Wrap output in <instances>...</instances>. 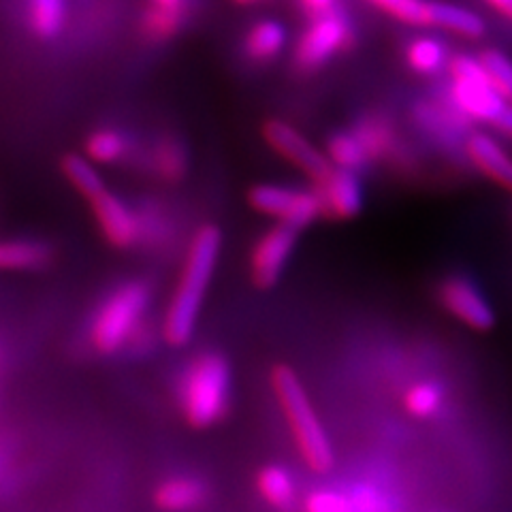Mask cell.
Masks as SVG:
<instances>
[{"label": "cell", "instance_id": "obj_17", "mask_svg": "<svg viewBox=\"0 0 512 512\" xmlns=\"http://www.w3.org/2000/svg\"><path fill=\"white\" fill-rule=\"evenodd\" d=\"M286 28L278 20H261L250 26L244 37V52L252 62H269L282 54Z\"/></svg>", "mask_w": 512, "mask_h": 512}, {"label": "cell", "instance_id": "obj_3", "mask_svg": "<svg viewBox=\"0 0 512 512\" xmlns=\"http://www.w3.org/2000/svg\"><path fill=\"white\" fill-rule=\"evenodd\" d=\"M231 406V367L218 352H199L178 382V408L192 429H212Z\"/></svg>", "mask_w": 512, "mask_h": 512}, {"label": "cell", "instance_id": "obj_4", "mask_svg": "<svg viewBox=\"0 0 512 512\" xmlns=\"http://www.w3.org/2000/svg\"><path fill=\"white\" fill-rule=\"evenodd\" d=\"M150 303L148 286L128 280L111 291L96 310L90 327V344L99 355L111 357L137 340Z\"/></svg>", "mask_w": 512, "mask_h": 512}, {"label": "cell", "instance_id": "obj_9", "mask_svg": "<svg viewBox=\"0 0 512 512\" xmlns=\"http://www.w3.org/2000/svg\"><path fill=\"white\" fill-rule=\"evenodd\" d=\"M297 237V231L280 227V224H274L259 235L248 256V274L254 288L271 291L280 282L297 248Z\"/></svg>", "mask_w": 512, "mask_h": 512}, {"label": "cell", "instance_id": "obj_35", "mask_svg": "<svg viewBox=\"0 0 512 512\" xmlns=\"http://www.w3.org/2000/svg\"><path fill=\"white\" fill-rule=\"evenodd\" d=\"M231 3H233L235 7H256V5L265 3V0H231Z\"/></svg>", "mask_w": 512, "mask_h": 512}, {"label": "cell", "instance_id": "obj_7", "mask_svg": "<svg viewBox=\"0 0 512 512\" xmlns=\"http://www.w3.org/2000/svg\"><path fill=\"white\" fill-rule=\"evenodd\" d=\"M355 41V32L348 15L338 7L329 13L316 15L308 28L297 39L293 60L299 69L314 71L323 67L331 58L348 50Z\"/></svg>", "mask_w": 512, "mask_h": 512}, {"label": "cell", "instance_id": "obj_16", "mask_svg": "<svg viewBox=\"0 0 512 512\" xmlns=\"http://www.w3.org/2000/svg\"><path fill=\"white\" fill-rule=\"evenodd\" d=\"M416 116L427 133L436 135L438 139H446L457 143L459 139L466 141L468 120L461 118L451 103L444 101H429L416 109Z\"/></svg>", "mask_w": 512, "mask_h": 512}, {"label": "cell", "instance_id": "obj_5", "mask_svg": "<svg viewBox=\"0 0 512 512\" xmlns=\"http://www.w3.org/2000/svg\"><path fill=\"white\" fill-rule=\"evenodd\" d=\"M446 71V101L455 107L457 114L468 122L493 126V122L506 111L508 103L495 90L480 58L470 54H455L448 60Z\"/></svg>", "mask_w": 512, "mask_h": 512}, {"label": "cell", "instance_id": "obj_19", "mask_svg": "<svg viewBox=\"0 0 512 512\" xmlns=\"http://www.w3.org/2000/svg\"><path fill=\"white\" fill-rule=\"evenodd\" d=\"M254 485L261 500L271 508L286 510L297 498V485L293 474L282 466H276V463L261 468L259 474H256Z\"/></svg>", "mask_w": 512, "mask_h": 512}, {"label": "cell", "instance_id": "obj_8", "mask_svg": "<svg viewBox=\"0 0 512 512\" xmlns=\"http://www.w3.org/2000/svg\"><path fill=\"white\" fill-rule=\"evenodd\" d=\"M261 137L267 146L282 156L286 163L297 167L312 184H320L333 171V165L323 150H318L314 143L303 135L299 128L288 124L280 118H269L261 126Z\"/></svg>", "mask_w": 512, "mask_h": 512}, {"label": "cell", "instance_id": "obj_10", "mask_svg": "<svg viewBox=\"0 0 512 512\" xmlns=\"http://www.w3.org/2000/svg\"><path fill=\"white\" fill-rule=\"evenodd\" d=\"M88 203L101 237L111 248L131 250L141 242L143 224L124 199L105 188Z\"/></svg>", "mask_w": 512, "mask_h": 512}, {"label": "cell", "instance_id": "obj_2", "mask_svg": "<svg viewBox=\"0 0 512 512\" xmlns=\"http://www.w3.org/2000/svg\"><path fill=\"white\" fill-rule=\"evenodd\" d=\"M269 384L276 395L288 431H291L295 451L301 457L303 466L314 474L331 472L335 463L331 438L325 425L320 423L312 399L297 372L291 365L278 363L271 370Z\"/></svg>", "mask_w": 512, "mask_h": 512}, {"label": "cell", "instance_id": "obj_12", "mask_svg": "<svg viewBox=\"0 0 512 512\" xmlns=\"http://www.w3.org/2000/svg\"><path fill=\"white\" fill-rule=\"evenodd\" d=\"M314 190L323 205V218L331 222L355 220L363 210V186L357 173L333 167Z\"/></svg>", "mask_w": 512, "mask_h": 512}, {"label": "cell", "instance_id": "obj_30", "mask_svg": "<svg viewBox=\"0 0 512 512\" xmlns=\"http://www.w3.org/2000/svg\"><path fill=\"white\" fill-rule=\"evenodd\" d=\"M478 58L489 73L495 90L504 96L508 105H512V60L500 50H485Z\"/></svg>", "mask_w": 512, "mask_h": 512}, {"label": "cell", "instance_id": "obj_26", "mask_svg": "<svg viewBox=\"0 0 512 512\" xmlns=\"http://www.w3.org/2000/svg\"><path fill=\"white\" fill-rule=\"evenodd\" d=\"M444 397L446 395L440 384L431 380H421V382H414L412 387L406 389L402 404H404V410L410 416H414V419L427 421V419H434L436 414H440L444 406Z\"/></svg>", "mask_w": 512, "mask_h": 512}, {"label": "cell", "instance_id": "obj_1", "mask_svg": "<svg viewBox=\"0 0 512 512\" xmlns=\"http://www.w3.org/2000/svg\"><path fill=\"white\" fill-rule=\"evenodd\" d=\"M220 250L222 233L216 224H201L192 233L180 278L175 282V291L165 308L163 323H160V335L167 346L184 348L195 335L207 288L216 274Z\"/></svg>", "mask_w": 512, "mask_h": 512}, {"label": "cell", "instance_id": "obj_20", "mask_svg": "<svg viewBox=\"0 0 512 512\" xmlns=\"http://www.w3.org/2000/svg\"><path fill=\"white\" fill-rule=\"evenodd\" d=\"M448 60L446 45L436 37H416L406 45V64L416 75H438L446 71Z\"/></svg>", "mask_w": 512, "mask_h": 512}, {"label": "cell", "instance_id": "obj_18", "mask_svg": "<svg viewBox=\"0 0 512 512\" xmlns=\"http://www.w3.org/2000/svg\"><path fill=\"white\" fill-rule=\"evenodd\" d=\"M431 28H442L466 39H480L487 30L485 20L478 13L451 3L431 5Z\"/></svg>", "mask_w": 512, "mask_h": 512}, {"label": "cell", "instance_id": "obj_29", "mask_svg": "<svg viewBox=\"0 0 512 512\" xmlns=\"http://www.w3.org/2000/svg\"><path fill=\"white\" fill-rule=\"evenodd\" d=\"M152 169L158 178L167 184L184 180L188 169L184 148L175 141H160L152 152Z\"/></svg>", "mask_w": 512, "mask_h": 512}, {"label": "cell", "instance_id": "obj_25", "mask_svg": "<svg viewBox=\"0 0 512 512\" xmlns=\"http://www.w3.org/2000/svg\"><path fill=\"white\" fill-rule=\"evenodd\" d=\"M92 165H116L128 154V139L116 128H96L84 143Z\"/></svg>", "mask_w": 512, "mask_h": 512}, {"label": "cell", "instance_id": "obj_6", "mask_svg": "<svg viewBox=\"0 0 512 512\" xmlns=\"http://www.w3.org/2000/svg\"><path fill=\"white\" fill-rule=\"evenodd\" d=\"M246 201L252 212L297 233L312 227L316 220L323 218V205H320L314 188L301 190L282 184L261 182L248 188Z\"/></svg>", "mask_w": 512, "mask_h": 512}, {"label": "cell", "instance_id": "obj_23", "mask_svg": "<svg viewBox=\"0 0 512 512\" xmlns=\"http://www.w3.org/2000/svg\"><path fill=\"white\" fill-rule=\"evenodd\" d=\"M325 156L329 158V163L335 169H344V171H352V173H359V169L370 165V158H367L361 141L357 139L355 133H352V128L350 131L333 133L327 139Z\"/></svg>", "mask_w": 512, "mask_h": 512}, {"label": "cell", "instance_id": "obj_15", "mask_svg": "<svg viewBox=\"0 0 512 512\" xmlns=\"http://www.w3.org/2000/svg\"><path fill=\"white\" fill-rule=\"evenodd\" d=\"M148 9L141 18V32L154 41H167L178 35L188 18L190 0H148Z\"/></svg>", "mask_w": 512, "mask_h": 512}, {"label": "cell", "instance_id": "obj_31", "mask_svg": "<svg viewBox=\"0 0 512 512\" xmlns=\"http://www.w3.org/2000/svg\"><path fill=\"white\" fill-rule=\"evenodd\" d=\"M306 512H357L355 495L344 493L340 489H314L306 500H303Z\"/></svg>", "mask_w": 512, "mask_h": 512}, {"label": "cell", "instance_id": "obj_14", "mask_svg": "<svg viewBox=\"0 0 512 512\" xmlns=\"http://www.w3.org/2000/svg\"><path fill=\"white\" fill-rule=\"evenodd\" d=\"M207 489L195 476H169L154 489V504L163 512H195L205 504Z\"/></svg>", "mask_w": 512, "mask_h": 512}, {"label": "cell", "instance_id": "obj_32", "mask_svg": "<svg viewBox=\"0 0 512 512\" xmlns=\"http://www.w3.org/2000/svg\"><path fill=\"white\" fill-rule=\"evenodd\" d=\"M297 3L303 9V13H308L310 18L338 9V0H297Z\"/></svg>", "mask_w": 512, "mask_h": 512}, {"label": "cell", "instance_id": "obj_21", "mask_svg": "<svg viewBox=\"0 0 512 512\" xmlns=\"http://www.w3.org/2000/svg\"><path fill=\"white\" fill-rule=\"evenodd\" d=\"M52 261V250L39 242H0V271H32Z\"/></svg>", "mask_w": 512, "mask_h": 512}, {"label": "cell", "instance_id": "obj_11", "mask_svg": "<svg viewBox=\"0 0 512 512\" xmlns=\"http://www.w3.org/2000/svg\"><path fill=\"white\" fill-rule=\"evenodd\" d=\"M438 301L448 314L472 331L487 333L495 327V312L489 299L468 278H446L438 286Z\"/></svg>", "mask_w": 512, "mask_h": 512}, {"label": "cell", "instance_id": "obj_13", "mask_svg": "<svg viewBox=\"0 0 512 512\" xmlns=\"http://www.w3.org/2000/svg\"><path fill=\"white\" fill-rule=\"evenodd\" d=\"M463 154L485 178L512 192V156L493 135L485 131L468 133L463 141Z\"/></svg>", "mask_w": 512, "mask_h": 512}, {"label": "cell", "instance_id": "obj_34", "mask_svg": "<svg viewBox=\"0 0 512 512\" xmlns=\"http://www.w3.org/2000/svg\"><path fill=\"white\" fill-rule=\"evenodd\" d=\"M485 3L512 22V0H485Z\"/></svg>", "mask_w": 512, "mask_h": 512}, {"label": "cell", "instance_id": "obj_33", "mask_svg": "<svg viewBox=\"0 0 512 512\" xmlns=\"http://www.w3.org/2000/svg\"><path fill=\"white\" fill-rule=\"evenodd\" d=\"M491 128H493V131L498 133V135H502V137H506V139H512V105L506 107L504 114L493 122Z\"/></svg>", "mask_w": 512, "mask_h": 512}, {"label": "cell", "instance_id": "obj_22", "mask_svg": "<svg viewBox=\"0 0 512 512\" xmlns=\"http://www.w3.org/2000/svg\"><path fill=\"white\" fill-rule=\"evenodd\" d=\"M352 133L357 135L361 146L370 158V163L380 158H387L395 150V131L393 126L382 118H365L352 126Z\"/></svg>", "mask_w": 512, "mask_h": 512}, {"label": "cell", "instance_id": "obj_24", "mask_svg": "<svg viewBox=\"0 0 512 512\" xmlns=\"http://www.w3.org/2000/svg\"><path fill=\"white\" fill-rule=\"evenodd\" d=\"M60 171L86 201L107 188L99 171H96V165H92L82 154H64L60 160Z\"/></svg>", "mask_w": 512, "mask_h": 512}, {"label": "cell", "instance_id": "obj_28", "mask_svg": "<svg viewBox=\"0 0 512 512\" xmlns=\"http://www.w3.org/2000/svg\"><path fill=\"white\" fill-rule=\"evenodd\" d=\"M30 28L43 41L56 39L64 26L67 3L64 0H30Z\"/></svg>", "mask_w": 512, "mask_h": 512}, {"label": "cell", "instance_id": "obj_27", "mask_svg": "<svg viewBox=\"0 0 512 512\" xmlns=\"http://www.w3.org/2000/svg\"><path fill=\"white\" fill-rule=\"evenodd\" d=\"M365 3L406 26L431 28L434 0H365Z\"/></svg>", "mask_w": 512, "mask_h": 512}]
</instances>
